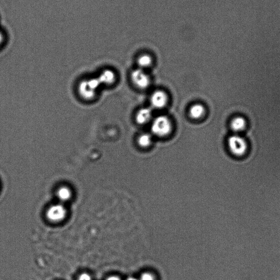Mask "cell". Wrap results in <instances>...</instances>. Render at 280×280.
<instances>
[{
	"label": "cell",
	"instance_id": "6da1fadb",
	"mask_svg": "<svg viewBox=\"0 0 280 280\" xmlns=\"http://www.w3.org/2000/svg\"><path fill=\"white\" fill-rule=\"evenodd\" d=\"M97 77L84 79L77 85V93L84 101H93L96 98L98 88L102 84H111L115 81V73L110 69H105Z\"/></svg>",
	"mask_w": 280,
	"mask_h": 280
},
{
	"label": "cell",
	"instance_id": "7a4b0ae2",
	"mask_svg": "<svg viewBox=\"0 0 280 280\" xmlns=\"http://www.w3.org/2000/svg\"><path fill=\"white\" fill-rule=\"evenodd\" d=\"M228 148L232 154L236 157H241L247 153L248 145L246 140L243 136L235 133L228 138Z\"/></svg>",
	"mask_w": 280,
	"mask_h": 280
},
{
	"label": "cell",
	"instance_id": "3957f363",
	"mask_svg": "<svg viewBox=\"0 0 280 280\" xmlns=\"http://www.w3.org/2000/svg\"><path fill=\"white\" fill-rule=\"evenodd\" d=\"M171 129L170 120L166 116H158L153 120L151 131L154 135L158 137H165L169 134Z\"/></svg>",
	"mask_w": 280,
	"mask_h": 280
},
{
	"label": "cell",
	"instance_id": "277c9868",
	"mask_svg": "<svg viewBox=\"0 0 280 280\" xmlns=\"http://www.w3.org/2000/svg\"><path fill=\"white\" fill-rule=\"evenodd\" d=\"M67 211L64 204L60 203L51 205L47 210L46 216L51 223H58L63 222L67 217Z\"/></svg>",
	"mask_w": 280,
	"mask_h": 280
},
{
	"label": "cell",
	"instance_id": "5b68a950",
	"mask_svg": "<svg viewBox=\"0 0 280 280\" xmlns=\"http://www.w3.org/2000/svg\"><path fill=\"white\" fill-rule=\"evenodd\" d=\"M131 79L132 83L140 89L147 88L150 84L149 76L140 68L135 69L131 74Z\"/></svg>",
	"mask_w": 280,
	"mask_h": 280
},
{
	"label": "cell",
	"instance_id": "8992f818",
	"mask_svg": "<svg viewBox=\"0 0 280 280\" xmlns=\"http://www.w3.org/2000/svg\"><path fill=\"white\" fill-rule=\"evenodd\" d=\"M167 97L166 94L162 90H157L150 97V103L154 108L161 109L163 108L167 103Z\"/></svg>",
	"mask_w": 280,
	"mask_h": 280
},
{
	"label": "cell",
	"instance_id": "52a82bcc",
	"mask_svg": "<svg viewBox=\"0 0 280 280\" xmlns=\"http://www.w3.org/2000/svg\"><path fill=\"white\" fill-rule=\"evenodd\" d=\"M56 197L60 203L66 204L71 199L72 193L70 188L66 186L60 187L56 192Z\"/></svg>",
	"mask_w": 280,
	"mask_h": 280
},
{
	"label": "cell",
	"instance_id": "ba28073f",
	"mask_svg": "<svg viewBox=\"0 0 280 280\" xmlns=\"http://www.w3.org/2000/svg\"><path fill=\"white\" fill-rule=\"evenodd\" d=\"M152 111L148 107L140 109L136 115V121L139 124H145L152 118Z\"/></svg>",
	"mask_w": 280,
	"mask_h": 280
},
{
	"label": "cell",
	"instance_id": "9c48e42d",
	"mask_svg": "<svg viewBox=\"0 0 280 280\" xmlns=\"http://www.w3.org/2000/svg\"><path fill=\"white\" fill-rule=\"evenodd\" d=\"M247 125L246 120L244 117L237 116L231 120V128L232 131L238 133L244 131V129L246 128Z\"/></svg>",
	"mask_w": 280,
	"mask_h": 280
},
{
	"label": "cell",
	"instance_id": "30bf717a",
	"mask_svg": "<svg viewBox=\"0 0 280 280\" xmlns=\"http://www.w3.org/2000/svg\"><path fill=\"white\" fill-rule=\"evenodd\" d=\"M205 113L203 105L197 103L192 105L189 110V115L194 119H199L203 117Z\"/></svg>",
	"mask_w": 280,
	"mask_h": 280
},
{
	"label": "cell",
	"instance_id": "8fae6325",
	"mask_svg": "<svg viewBox=\"0 0 280 280\" xmlns=\"http://www.w3.org/2000/svg\"><path fill=\"white\" fill-rule=\"evenodd\" d=\"M152 58L149 55L143 54L137 59V64L139 68L144 69L151 66Z\"/></svg>",
	"mask_w": 280,
	"mask_h": 280
},
{
	"label": "cell",
	"instance_id": "7c38bea8",
	"mask_svg": "<svg viewBox=\"0 0 280 280\" xmlns=\"http://www.w3.org/2000/svg\"><path fill=\"white\" fill-rule=\"evenodd\" d=\"M152 137L149 133H143L138 139V143L142 148L148 147L152 144Z\"/></svg>",
	"mask_w": 280,
	"mask_h": 280
},
{
	"label": "cell",
	"instance_id": "4fadbf2b",
	"mask_svg": "<svg viewBox=\"0 0 280 280\" xmlns=\"http://www.w3.org/2000/svg\"><path fill=\"white\" fill-rule=\"evenodd\" d=\"M7 41V35L3 30L0 29V49L5 45Z\"/></svg>",
	"mask_w": 280,
	"mask_h": 280
},
{
	"label": "cell",
	"instance_id": "5bb4252c",
	"mask_svg": "<svg viewBox=\"0 0 280 280\" xmlns=\"http://www.w3.org/2000/svg\"><path fill=\"white\" fill-rule=\"evenodd\" d=\"M139 280H155V279L152 274L145 273L141 275Z\"/></svg>",
	"mask_w": 280,
	"mask_h": 280
},
{
	"label": "cell",
	"instance_id": "9a60e30c",
	"mask_svg": "<svg viewBox=\"0 0 280 280\" xmlns=\"http://www.w3.org/2000/svg\"><path fill=\"white\" fill-rule=\"evenodd\" d=\"M77 280H93L92 276L87 273H83L79 275Z\"/></svg>",
	"mask_w": 280,
	"mask_h": 280
},
{
	"label": "cell",
	"instance_id": "2e32d148",
	"mask_svg": "<svg viewBox=\"0 0 280 280\" xmlns=\"http://www.w3.org/2000/svg\"><path fill=\"white\" fill-rule=\"evenodd\" d=\"M106 280H121L119 277L116 276H111L106 279Z\"/></svg>",
	"mask_w": 280,
	"mask_h": 280
},
{
	"label": "cell",
	"instance_id": "e0dca14e",
	"mask_svg": "<svg viewBox=\"0 0 280 280\" xmlns=\"http://www.w3.org/2000/svg\"><path fill=\"white\" fill-rule=\"evenodd\" d=\"M126 280H139V279H137L135 278L131 277L128 278Z\"/></svg>",
	"mask_w": 280,
	"mask_h": 280
}]
</instances>
